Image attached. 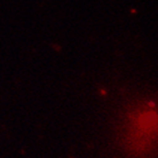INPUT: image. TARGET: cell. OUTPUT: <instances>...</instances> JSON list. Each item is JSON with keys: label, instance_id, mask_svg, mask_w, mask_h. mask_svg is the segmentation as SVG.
<instances>
[{"label": "cell", "instance_id": "obj_1", "mask_svg": "<svg viewBox=\"0 0 158 158\" xmlns=\"http://www.w3.org/2000/svg\"><path fill=\"white\" fill-rule=\"evenodd\" d=\"M125 139L128 149L146 154L158 144V108L155 103L141 104L127 115Z\"/></svg>", "mask_w": 158, "mask_h": 158}]
</instances>
